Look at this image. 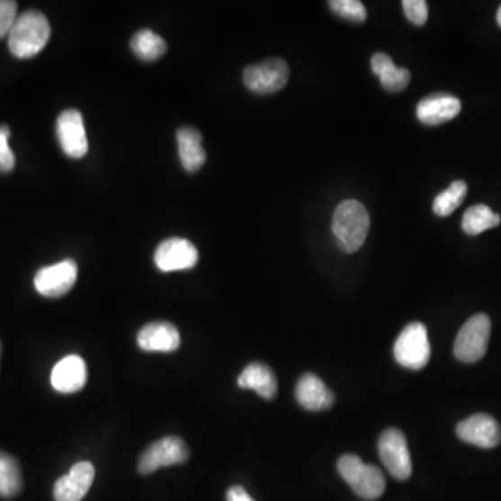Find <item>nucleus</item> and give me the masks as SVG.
<instances>
[{
    "label": "nucleus",
    "mask_w": 501,
    "mask_h": 501,
    "mask_svg": "<svg viewBox=\"0 0 501 501\" xmlns=\"http://www.w3.org/2000/svg\"><path fill=\"white\" fill-rule=\"evenodd\" d=\"M177 144L183 167L190 173L198 172L206 160L201 132L194 127H182L177 131Z\"/></svg>",
    "instance_id": "obj_19"
},
{
    "label": "nucleus",
    "mask_w": 501,
    "mask_h": 501,
    "mask_svg": "<svg viewBox=\"0 0 501 501\" xmlns=\"http://www.w3.org/2000/svg\"><path fill=\"white\" fill-rule=\"evenodd\" d=\"M297 401L308 411H323L335 404V394L315 373L301 376L296 388Z\"/></svg>",
    "instance_id": "obj_17"
},
{
    "label": "nucleus",
    "mask_w": 501,
    "mask_h": 501,
    "mask_svg": "<svg viewBox=\"0 0 501 501\" xmlns=\"http://www.w3.org/2000/svg\"><path fill=\"white\" fill-rule=\"evenodd\" d=\"M17 4L13 0H0V40L9 37L17 20Z\"/></svg>",
    "instance_id": "obj_27"
},
{
    "label": "nucleus",
    "mask_w": 501,
    "mask_h": 501,
    "mask_svg": "<svg viewBox=\"0 0 501 501\" xmlns=\"http://www.w3.org/2000/svg\"><path fill=\"white\" fill-rule=\"evenodd\" d=\"M370 226V213L360 201H343L335 208L332 231L335 243L344 253H357L365 243Z\"/></svg>",
    "instance_id": "obj_1"
},
{
    "label": "nucleus",
    "mask_w": 501,
    "mask_h": 501,
    "mask_svg": "<svg viewBox=\"0 0 501 501\" xmlns=\"http://www.w3.org/2000/svg\"><path fill=\"white\" fill-rule=\"evenodd\" d=\"M179 330L165 320L145 325L137 335V343L147 353H173L180 347Z\"/></svg>",
    "instance_id": "obj_15"
},
{
    "label": "nucleus",
    "mask_w": 501,
    "mask_h": 501,
    "mask_svg": "<svg viewBox=\"0 0 501 501\" xmlns=\"http://www.w3.org/2000/svg\"><path fill=\"white\" fill-rule=\"evenodd\" d=\"M501 218L493 212L489 206L474 205L464 213L462 218V230L470 236H478L483 231L500 225Z\"/></svg>",
    "instance_id": "obj_23"
},
{
    "label": "nucleus",
    "mask_w": 501,
    "mask_h": 501,
    "mask_svg": "<svg viewBox=\"0 0 501 501\" xmlns=\"http://www.w3.org/2000/svg\"><path fill=\"white\" fill-rule=\"evenodd\" d=\"M461 112V102L450 94H434L426 96L416 106V117L426 126H439L452 121Z\"/></svg>",
    "instance_id": "obj_14"
},
{
    "label": "nucleus",
    "mask_w": 501,
    "mask_h": 501,
    "mask_svg": "<svg viewBox=\"0 0 501 501\" xmlns=\"http://www.w3.org/2000/svg\"><path fill=\"white\" fill-rule=\"evenodd\" d=\"M457 434L465 443L493 449L501 442V427L493 416L477 414L457 425Z\"/></svg>",
    "instance_id": "obj_12"
},
{
    "label": "nucleus",
    "mask_w": 501,
    "mask_h": 501,
    "mask_svg": "<svg viewBox=\"0 0 501 501\" xmlns=\"http://www.w3.org/2000/svg\"><path fill=\"white\" fill-rule=\"evenodd\" d=\"M404 13L412 24L424 25L427 20V4L425 0H404Z\"/></svg>",
    "instance_id": "obj_28"
},
{
    "label": "nucleus",
    "mask_w": 501,
    "mask_h": 501,
    "mask_svg": "<svg viewBox=\"0 0 501 501\" xmlns=\"http://www.w3.org/2000/svg\"><path fill=\"white\" fill-rule=\"evenodd\" d=\"M58 144L63 152L73 159H80L88 152V139H86L85 126L83 114L76 109L60 113L56 124Z\"/></svg>",
    "instance_id": "obj_10"
},
{
    "label": "nucleus",
    "mask_w": 501,
    "mask_h": 501,
    "mask_svg": "<svg viewBox=\"0 0 501 501\" xmlns=\"http://www.w3.org/2000/svg\"><path fill=\"white\" fill-rule=\"evenodd\" d=\"M226 498H228V501H255L246 493L244 488H241V486H233V488H230Z\"/></svg>",
    "instance_id": "obj_29"
},
{
    "label": "nucleus",
    "mask_w": 501,
    "mask_h": 501,
    "mask_svg": "<svg viewBox=\"0 0 501 501\" xmlns=\"http://www.w3.org/2000/svg\"><path fill=\"white\" fill-rule=\"evenodd\" d=\"M131 49L141 60L154 62L166 53L167 45L164 38L144 28L131 38Z\"/></svg>",
    "instance_id": "obj_21"
},
{
    "label": "nucleus",
    "mask_w": 501,
    "mask_h": 501,
    "mask_svg": "<svg viewBox=\"0 0 501 501\" xmlns=\"http://www.w3.org/2000/svg\"><path fill=\"white\" fill-rule=\"evenodd\" d=\"M188 459H190V450L182 437H164L142 452L139 461V474L149 475L159 468L183 464Z\"/></svg>",
    "instance_id": "obj_7"
},
{
    "label": "nucleus",
    "mask_w": 501,
    "mask_h": 501,
    "mask_svg": "<svg viewBox=\"0 0 501 501\" xmlns=\"http://www.w3.org/2000/svg\"><path fill=\"white\" fill-rule=\"evenodd\" d=\"M378 449L381 462L394 479L406 480L411 477V455L403 432L398 429L383 432L379 439Z\"/></svg>",
    "instance_id": "obj_8"
},
{
    "label": "nucleus",
    "mask_w": 501,
    "mask_h": 501,
    "mask_svg": "<svg viewBox=\"0 0 501 501\" xmlns=\"http://www.w3.org/2000/svg\"><path fill=\"white\" fill-rule=\"evenodd\" d=\"M468 185L464 182H454L446 191L440 192L434 201V212L440 218L452 215L467 197Z\"/></svg>",
    "instance_id": "obj_24"
},
{
    "label": "nucleus",
    "mask_w": 501,
    "mask_h": 501,
    "mask_svg": "<svg viewBox=\"0 0 501 501\" xmlns=\"http://www.w3.org/2000/svg\"><path fill=\"white\" fill-rule=\"evenodd\" d=\"M337 470L355 495L363 500H376L385 493L386 479L383 472L375 465L365 464L358 455H343L338 460Z\"/></svg>",
    "instance_id": "obj_3"
},
{
    "label": "nucleus",
    "mask_w": 501,
    "mask_h": 501,
    "mask_svg": "<svg viewBox=\"0 0 501 501\" xmlns=\"http://www.w3.org/2000/svg\"><path fill=\"white\" fill-rule=\"evenodd\" d=\"M9 49L19 58H30L47 47L50 24L37 10H27L17 17L9 34Z\"/></svg>",
    "instance_id": "obj_2"
},
{
    "label": "nucleus",
    "mask_w": 501,
    "mask_h": 501,
    "mask_svg": "<svg viewBox=\"0 0 501 501\" xmlns=\"http://www.w3.org/2000/svg\"><path fill=\"white\" fill-rule=\"evenodd\" d=\"M22 488L19 462L7 452H0V497L12 498Z\"/></svg>",
    "instance_id": "obj_22"
},
{
    "label": "nucleus",
    "mask_w": 501,
    "mask_h": 501,
    "mask_svg": "<svg viewBox=\"0 0 501 501\" xmlns=\"http://www.w3.org/2000/svg\"><path fill=\"white\" fill-rule=\"evenodd\" d=\"M154 259L159 271H187L197 264L200 254L191 241L175 237L160 243Z\"/></svg>",
    "instance_id": "obj_11"
},
{
    "label": "nucleus",
    "mask_w": 501,
    "mask_h": 501,
    "mask_svg": "<svg viewBox=\"0 0 501 501\" xmlns=\"http://www.w3.org/2000/svg\"><path fill=\"white\" fill-rule=\"evenodd\" d=\"M238 388L256 391L266 400H272L277 393V380L273 371L262 362H253L246 366L237 379Z\"/></svg>",
    "instance_id": "obj_18"
},
{
    "label": "nucleus",
    "mask_w": 501,
    "mask_h": 501,
    "mask_svg": "<svg viewBox=\"0 0 501 501\" xmlns=\"http://www.w3.org/2000/svg\"><path fill=\"white\" fill-rule=\"evenodd\" d=\"M394 358L407 370L419 371L431 360V344L424 323L412 322L404 327L394 344Z\"/></svg>",
    "instance_id": "obj_4"
},
{
    "label": "nucleus",
    "mask_w": 501,
    "mask_h": 501,
    "mask_svg": "<svg viewBox=\"0 0 501 501\" xmlns=\"http://www.w3.org/2000/svg\"><path fill=\"white\" fill-rule=\"evenodd\" d=\"M330 9L353 22H363L366 20V10L360 0H332L329 2Z\"/></svg>",
    "instance_id": "obj_25"
},
{
    "label": "nucleus",
    "mask_w": 501,
    "mask_h": 501,
    "mask_svg": "<svg viewBox=\"0 0 501 501\" xmlns=\"http://www.w3.org/2000/svg\"><path fill=\"white\" fill-rule=\"evenodd\" d=\"M497 24L500 25V27H501V6H500V9H498V12H497Z\"/></svg>",
    "instance_id": "obj_30"
},
{
    "label": "nucleus",
    "mask_w": 501,
    "mask_h": 501,
    "mask_svg": "<svg viewBox=\"0 0 501 501\" xmlns=\"http://www.w3.org/2000/svg\"><path fill=\"white\" fill-rule=\"evenodd\" d=\"M53 389L58 393H77L86 383V366L78 355H68L58 361L50 375Z\"/></svg>",
    "instance_id": "obj_16"
},
{
    "label": "nucleus",
    "mask_w": 501,
    "mask_h": 501,
    "mask_svg": "<svg viewBox=\"0 0 501 501\" xmlns=\"http://www.w3.org/2000/svg\"><path fill=\"white\" fill-rule=\"evenodd\" d=\"M78 266L73 259L45 266L35 274L34 286L40 296L60 299L66 296L77 282Z\"/></svg>",
    "instance_id": "obj_9"
},
{
    "label": "nucleus",
    "mask_w": 501,
    "mask_h": 501,
    "mask_svg": "<svg viewBox=\"0 0 501 501\" xmlns=\"http://www.w3.org/2000/svg\"><path fill=\"white\" fill-rule=\"evenodd\" d=\"M490 329L492 325L488 315L478 314L470 318L455 338V358L465 363L482 360L489 345Z\"/></svg>",
    "instance_id": "obj_5"
},
{
    "label": "nucleus",
    "mask_w": 501,
    "mask_h": 501,
    "mask_svg": "<svg viewBox=\"0 0 501 501\" xmlns=\"http://www.w3.org/2000/svg\"><path fill=\"white\" fill-rule=\"evenodd\" d=\"M94 478L95 468L91 462H77L67 475L58 478L53 488V497L56 501H81L90 492Z\"/></svg>",
    "instance_id": "obj_13"
},
{
    "label": "nucleus",
    "mask_w": 501,
    "mask_h": 501,
    "mask_svg": "<svg viewBox=\"0 0 501 501\" xmlns=\"http://www.w3.org/2000/svg\"><path fill=\"white\" fill-rule=\"evenodd\" d=\"M10 129L7 126L0 127V172L9 173L14 169L16 157L9 147Z\"/></svg>",
    "instance_id": "obj_26"
},
{
    "label": "nucleus",
    "mask_w": 501,
    "mask_h": 501,
    "mask_svg": "<svg viewBox=\"0 0 501 501\" xmlns=\"http://www.w3.org/2000/svg\"><path fill=\"white\" fill-rule=\"evenodd\" d=\"M290 70L283 58H268L244 70V84L251 93L259 95L279 93L289 81Z\"/></svg>",
    "instance_id": "obj_6"
},
{
    "label": "nucleus",
    "mask_w": 501,
    "mask_h": 501,
    "mask_svg": "<svg viewBox=\"0 0 501 501\" xmlns=\"http://www.w3.org/2000/svg\"><path fill=\"white\" fill-rule=\"evenodd\" d=\"M371 68L389 93H400L406 90L411 80L409 71L407 68L397 67L390 56L386 53H375L371 58Z\"/></svg>",
    "instance_id": "obj_20"
}]
</instances>
